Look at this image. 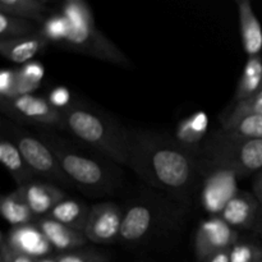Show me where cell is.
Listing matches in <instances>:
<instances>
[{"mask_svg":"<svg viewBox=\"0 0 262 262\" xmlns=\"http://www.w3.org/2000/svg\"><path fill=\"white\" fill-rule=\"evenodd\" d=\"M129 166L147 184L186 201L201 184L205 166L168 133L130 129Z\"/></svg>","mask_w":262,"mask_h":262,"instance_id":"1","label":"cell"},{"mask_svg":"<svg viewBox=\"0 0 262 262\" xmlns=\"http://www.w3.org/2000/svg\"><path fill=\"white\" fill-rule=\"evenodd\" d=\"M63 129L117 164H129L128 128L82 102H74L61 112Z\"/></svg>","mask_w":262,"mask_h":262,"instance_id":"2","label":"cell"},{"mask_svg":"<svg viewBox=\"0 0 262 262\" xmlns=\"http://www.w3.org/2000/svg\"><path fill=\"white\" fill-rule=\"evenodd\" d=\"M61 13L69 25L68 35L60 48L91 56L105 63L132 68L124 53L96 27L94 13L82 0H68L61 5Z\"/></svg>","mask_w":262,"mask_h":262,"instance_id":"3","label":"cell"},{"mask_svg":"<svg viewBox=\"0 0 262 262\" xmlns=\"http://www.w3.org/2000/svg\"><path fill=\"white\" fill-rule=\"evenodd\" d=\"M197 158L205 169H222L237 178L257 174L262 169V141H251L214 129L202 142Z\"/></svg>","mask_w":262,"mask_h":262,"instance_id":"4","label":"cell"},{"mask_svg":"<svg viewBox=\"0 0 262 262\" xmlns=\"http://www.w3.org/2000/svg\"><path fill=\"white\" fill-rule=\"evenodd\" d=\"M38 137L50 147L74 187L90 196H104L114 191L117 187L114 173L101 161L48 130H40Z\"/></svg>","mask_w":262,"mask_h":262,"instance_id":"5","label":"cell"},{"mask_svg":"<svg viewBox=\"0 0 262 262\" xmlns=\"http://www.w3.org/2000/svg\"><path fill=\"white\" fill-rule=\"evenodd\" d=\"M3 129H7V132L3 130L4 136L9 137L18 146L36 178L50 182L56 186L61 184L66 187H74L63 171L53 151L38 136L5 122H3Z\"/></svg>","mask_w":262,"mask_h":262,"instance_id":"6","label":"cell"},{"mask_svg":"<svg viewBox=\"0 0 262 262\" xmlns=\"http://www.w3.org/2000/svg\"><path fill=\"white\" fill-rule=\"evenodd\" d=\"M0 109L15 122L63 129V114L46 97L32 94L10 100L0 99Z\"/></svg>","mask_w":262,"mask_h":262,"instance_id":"7","label":"cell"},{"mask_svg":"<svg viewBox=\"0 0 262 262\" xmlns=\"http://www.w3.org/2000/svg\"><path fill=\"white\" fill-rule=\"evenodd\" d=\"M124 211L114 202H101L90 207L84 235L94 245H110L119 241Z\"/></svg>","mask_w":262,"mask_h":262,"instance_id":"8","label":"cell"},{"mask_svg":"<svg viewBox=\"0 0 262 262\" xmlns=\"http://www.w3.org/2000/svg\"><path fill=\"white\" fill-rule=\"evenodd\" d=\"M238 230L233 229L220 216H210L200 223L194 234V255L202 262L211 255L228 251L238 242Z\"/></svg>","mask_w":262,"mask_h":262,"instance_id":"9","label":"cell"},{"mask_svg":"<svg viewBox=\"0 0 262 262\" xmlns=\"http://www.w3.org/2000/svg\"><path fill=\"white\" fill-rule=\"evenodd\" d=\"M237 177L222 169H205L202 179V205L211 216H219L225 205L235 196L239 189Z\"/></svg>","mask_w":262,"mask_h":262,"instance_id":"10","label":"cell"},{"mask_svg":"<svg viewBox=\"0 0 262 262\" xmlns=\"http://www.w3.org/2000/svg\"><path fill=\"white\" fill-rule=\"evenodd\" d=\"M159 215L152 205L135 202L124 211L119 242L124 246H137L150 237L156 229Z\"/></svg>","mask_w":262,"mask_h":262,"instance_id":"11","label":"cell"},{"mask_svg":"<svg viewBox=\"0 0 262 262\" xmlns=\"http://www.w3.org/2000/svg\"><path fill=\"white\" fill-rule=\"evenodd\" d=\"M261 212L255 194L238 191L235 196L225 205L219 216L235 230H253Z\"/></svg>","mask_w":262,"mask_h":262,"instance_id":"12","label":"cell"},{"mask_svg":"<svg viewBox=\"0 0 262 262\" xmlns=\"http://www.w3.org/2000/svg\"><path fill=\"white\" fill-rule=\"evenodd\" d=\"M17 189L36 217L48 216L59 202L67 199V193L60 187L42 179H35Z\"/></svg>","mask_w":262,"mask_h":262,"instance_id":"13","label":"cell"},{"mask_svg":"<svg viewBox=\"0 0 262 262\" xmlns=\"http://www.w3.org/2000/svg\"><path fill=\"white\" fill-rule=\"evenodd\" d=\"M35 225L41 230L54 251L59 253L83 248L89 243V239L83 232L66 227L50 217H37Z\"/></svg>","mask_w":262,"mask_h":262,"instance_id":"14","label":"cell"},{"mask_svg":"<svg viewBox=\"0 0 262 262\" xmlns=\"http://www.w3.org/2000/svg\"><path fill=\"white\" fill-rule=\"evenodd\" d=\"M5 238L13 248L33 258L48 257L54 251L35 223L23 227L10 228L8 234H5Z\"/></svg>","mask_w":262,"mask_h":262,"instance_id":"15","label":"cell"},{"mask_svg":"<svg viewBox=\"0 0 262 262\" xmlns=\"http://www.w3.org/2000/svg\"><path fill=\"white\" fill-rule=\"evenodd\" d=\"M238 14L242 46L248 58L260 56L262 53V27L253 12L250 0H238Z\"/></svg>","mask_w":262,"mask_h":262,"instance_id":"16","label":"cell"},{"mask_svg":"<svg viewBox=\"0 0 262 262\" xmlns=\"http://www.w3.org/2000/svg\"><path fill=\"white\" fill-rule=\"evenodd\" d=\"M49 43L40 32L20 38L0 40V54L8 60L23 66L32 61L37 54L42 53Z\"/></svg>","mask_w":262,"mask_h":262,"instance_id":"17","label":"cell"},{"mask_svg":"<svg viewBox=\"0 0 262 262\" xmlns=\"http://www.w3.org/2000/svg\"><path fill=\"white\" fill-rule=\"evenodd\" d=\"M209 133V117L205 112H196L177 125L174 137L183 147L197 155Z\"/></svg>","mask_w":262,"mask_h":262,"instance_id":"18","label":"cell"},{"mask_svg":"<svg viewBox=\"0 0 262 262\" xmlns=\"http://www.w3.org/2000/svg\"><path fill=\"white\" fill-rule=\"evenodd\" d=\"M0 160L9 173V176L13 178V181L15 182L18 188L37 179L26 163L18 146L4 135L0 140Z\"/></svg>","mask_w":262,"mask_h":262,"instance_id":"19","label":"cell"},{"mask_svg":"<svg viewBox=\"0 0 262 262\" xmlns=\"http://www.w3.org/2000/svg\"><path fill=\"white\" fill-rule=\"evenodd\" d=\"M89 214L90 207L84 202L76 199H64L51 210L48 217L72 229L83 232Z\"/></svg>","mask_w":262,"mask_h":262,"instance_id":"20","label":"cell"},{"mask_svg":"<svg viewBox=\"0 0 262 262\" xmlns=\"http://www.w3.org/2000/svg\"><path fill=\"white\" fill-rule=\"evenodd\" d=\"M0 212L12 228L33 224L37 217L33 215L27 202L18 189L4 194L0 200Z\"/></svg>","mask_w":262,"mask_h":262,"instance_id":"21","label":"cell"},{"mask_svg":"<svg viewBox=\"0 0 262 262\" xmlns=\"http://www.w3.org/2000/svg\"><path fill=\"white\" fill-rule=\"evenodd\" d=\"M262 90V56L248 58L234 92V104L253 96Z\"/></svg>","mask_w":262,"mask_h":262,"instance_id":"22","label":"cell"},{"mask_svg":"<svg viewBox=\"0 0 262 262\" xmlns=\"http://www.w3.org/2000/svg\"><path fill=\"white\" fill-rule=\"evenodd\" d=\"M46 0H2L0 12L13 17L23 18L41 26L49 10Z\"/></svg>","mask_w":262,"mask_h":262,"instance_id":"23","label":"cell"},{"mask_svg":"<svg viewBox=\"0 0 262 262\" xmlns=\"http://www.w3.org/2000/svg\"><path fill=\"white\" fill-rule=\"evenodd\" d=\"M38 31L40 26L37 23L0 12V40L26 37L38 33Z\"/></svg>","mask_w":262,"mask_h":262,"instance_id":"24","label":"cell"},{"mask_svg":"<svg viewBox=\"0 0 262 262\" xmlns=\"http://www.w3.org/2000/svg\"><path fill=\"white\" fill-rule=\"evenodd\" d=\"M220 128L245 140L262 141V117L258 115H250L232 123H222Z\"/></svg>","mask_w":262,"mask_h":262,"instance_id":"25","label":"cell"},{"mask_svg":"<svg viewBox=\"0 0 262 262\" xmlns=\"http://www.w3.org/2000/svg\"><path fill=\"white\" fill-rule=\"evenodd\" d=\"M68 31V20L64 17L63 13L59 12L46 18L42 25L40 26V31L38 32L50 43H55V45L60 46L66 41Z\"/></svg>","mask_w":262,"mask_h":262,"instance_id":"26","label":"cell"},{"mask_svg":"<svg viewBox=\"0 0 262 262\" xmlns=\"http://www.w3.org/2000/svg\"><path fill=\"white\" fill-rule=\"evenodd\" d=\"M250 115L262 117V90L253 96L234 104L232 112L225 117V119H223L222 123H232Z\"/></svg>","mask_w":262,"mask_h":262,"instance_id":"27","label":"cell"},{"mask_svg":"<svg viewBox=\"0 0 262 262\" xmlns=\"http://www.w3.org/2000/svg\"><path fill=\"white\" fill-rule=\"evenodd\" d=\"M230 262H258L262 260V246L252 241L238 239L229 250Z\"/></svg>","mask_w":262,"mask_h":262,"instance_id":"28","label":"cell"},{"mask_svg":"<svg viewBox=\"0 0 262 262\" xmlns=\"http://www.w3.org/2000/svg\"><path fill=\"white\" fill-rule=\"evenodd\" d=\"M56 262H109V256L97 250L78 248L69 252L58 253Z\"/></svg>","mask_w":262,"mask_h":262,"instance_id":"29","label":"cell"},{"mask_svg":"<svg viewBox=\"0 0 262 262\" xmlns=\"http://www.w3.org/2000/svg\"><path fill=\"white\" fill-rule=\"evenodd\" d=\"M37 258H33L26 253L19 252L8 243L5 234L0 238V262H36Z\"/></svg>","mask_w":262,"mask_h":262,"instance_id":"30","label":"cell"},{"mask_svg":"<svg viewBox=\"0 0 262 262\" xmlns=\"http://www.w3.org/2000/svg\"><path fill=\"white\" fill-rule=\"evenodd\" d=\"M15 83H17V69H2L0 72V99H13Z\"/></svg>","mask_w":262,"mask_h":262,"instance_id":"31","label":"cell"},{"mask_svg":"<svg viewBox=\"0 0 262 262\" xmlns=\"http://www.w3.org/2000/svg\"><path fill=\"white\" fill-rule=\"evenodd\" d=\"M46 99L59 112H63V110H66L67 107H69L73 104L71 91L63 86H58L51 90Z\"/></svg>","mask_w":262,"mask_h":262,"instance_id":"32","label":"cell"},{"mask_svg":"<svg viewBox=\"0 0 262 262\" xmlns=\"http://www.w3.org/2000/svg\"><path fill=\"white\" fill-rule=\"evenodd\" d=\"M19 73L22 74L25 78H27L28 81L35 82V83H41L43 78V74H45V68H43L42 64L40 61L32 60L30 63H26L20 67Z\"/></svg>","mask_w":262,"mask_h":262,"instance_id":"33","label":"cell"},{"mask_svg":"<svg viewBox=\"0 0 262 262\" xmlns=\"http://www.w3.org/2000/svg\"><path fill=\"white\" fill-rule=\"evenodd\" d=\"M252 193L257 199L258 204L262 207V169L255 176L252 182Z\"/></svg>","mask_w":262,"mask_h":262,"instance_id":"34","label":"cell"},{"mask_svg":"<svg viewBox=\"0 0 262 262\" xmlns=\"http://www.w3.org/2000/svg\"><path fill=\"white\" fill-rule=\"evenodd\" d=\"M202 262H230L229 250L214 253V255H211L210 257H207L206 260H204Z\"/></svg>","mask_w":262,"mask_h":262,"instance_id":"35","label":"cell"},{"mask_svg":"<svg viewBox=\"0 0 262 262\" xmlns=\"http://www.w3.org/2000/svg\"><path fill=\"white\" fill-rule=\"evenodd\" d=\"M253 232L257 233V234L262 238V207H261L260 216H258V219H257V223H256L255 228H253Z\"/></svg>","mask_w":262,"mask_h":262,"instance_id":"36","label":"cell"},{"mask_svg":"<svg viewBox=\"0 0 262 262\" xmlns=\"http://www.w3.org/2000/svg\"><path fill=\"white\" fill-rule=\"evenodd\" d=\"M36 262H56V256H48V257L37 258Z\"/></svg>","mask_w":262,"mask_h":262,"instance_id":"37","label":"cell"},{"mask_svg":"<svg viewBox=\"0 0 262 262\" xmlns=\"http://www.w3.org/2000/svg\"><path fill=\"white\" fill-rule=\"evenodd\" d=\"M258 262H262V260H260V261H258Z\"/></svg>","mask_w":262,"mask_h":262,"instance_id":"38","label":"cell"}]
</instances>
